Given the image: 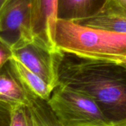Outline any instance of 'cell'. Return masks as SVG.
I'll use <instances>...</instances> for the list:
<instances>
[{"label": "cell", "instance_id": "obj_1", "mask_svg": "<svg viewBox=\"0 0 126 126\" xmlns=\"http://www.w3.org/2000/svg\"><path fill=\"white\" fill-rule=\"evenodd\" d=\"M58 84L91 96L111 126L126 123V69L120 63L56 52ZM57 84V85H58Z\"/></svg>", "mask_w": 126, "mask_h": 126}, {"label": "cell", "instance_id": "obj_2", "mask_svg": "<svg viewBox=\"0 0 126 126\" xmlns=\"http://www.w3.org/2000/svg\"><path fill=\"white\" fill-rule=\"evenodd\" d=\"M54 42L57 49L103 61L126 60V34L57 19Z\"/></svg>", "mask_w": 126, "mask_h": 126}, {"label": "cell", "instance_id": "obj_3", "mask_svg": "<svg viewBox=\"0 0 126 126\" xmlns=\"http://www.w3.org/2000/svg\"><path fill=\"white\" fill-rule=\"evenodd\" d=\"M47 102L63 126H111L95 100L75 89L58 84Z\"/></svg>", "mask_w": 126, "mask_h": 126}, {"label": "cell", "instance_id": "obj_4", "mask_svg": "<svg viewBox=\"0 0 126 126\" xmlns=\"http://www.w3.org/2000/svg\"><path fill=\"white\" fill-rule=\"evenodd\" d=\"M32 0H7L0 10V38L12 48L32 40Z\"/></svg>", "mask_w": 126, "mask_h": 126}, {"label": "cell", "instance_id": "obj_5", "mask_svg": "<svg viewBox=\"0 0 126 126\" xmlns=\"http://www.w3.org/2000/svg\"><path fill=\"white\" fill-rule=\"evenodd\" d=\"M57 51L49 49L33 38L13 47V58L38 75L53 89L58 84Z\"/></svg>", "mask_w": 126, "mask_h": 126}, {"label": "cell", "instance_id": "obj_6", "mask_svg": "<svg viewBox=\"0 0 126 126\" xmlns=\"http://www.w3.org/2000/svg\"><path fill=\"white\" fill-rule=\"evenodd\" d=\"M57 0H32L31 29L32 38L52 51H57L54 42L57 21Z\"/></svg>", "mask_w": 126, "mask_h": 126}, {"label": "cell", "instance_id": "obj_7", "mask_svg": "<svg viewBox=\"0 0 126 126\" xmlns=\"http://www.w3.org/2000/svg\"><path fill=\"white\" fill-rule=\"evenodd\" d=\"M75 23L126 34V6L117 0H105L94 14Z\"/></svg>", "mask_w": 126, "mask_h": 126}, {"label": "cell", "instance_id": "obj_8", "mask_svg": "<svg viewBox=\"0 0 126 126\" xmlns=\"http://www.w3.org/2000/svg\"><path fill=\"white\" fill-rule=\"evenodd\" d=\"M0 101L11 106L29 103L28 92L9 61L0 69Z\"/></svg>", "mask_w": 126, "mask_h": 126}, {"label": "cell", "instance_id": "obj_9", "mask_svg": "<svg viewBox=\"0 0 126 126\" xmlns=\"http://www.w3.org/2000/svg\"><path fill=\"white\" fill-rule=\"evenodd\" d=\"M105 0H57V19L77 22L94 14Z\"/></svg>", "mask_w": 126, "mask_h": 126}, {"label": "cell", "instance_id": "obj_10", "mask_svg": "<svg viewBox=\"0 0 126 126\" xmlns=\"http://www.w3.org/2000/svg\"><path fill=\"white\" fill-rule=\"evenodd\" d=\"M13 69L25 89L30 94L48 101L51 97L53 89L51 88L38 75L25 67L22 63L12 58L10 60Z\"/></svg>", "mask_w": 126, "mask_h": 126}, {"label": "cell", "instance_id": "obj_11", "mask_svg": "<svg viewBox=\"0 0 126 126\" xmlns=\"http://www.w3.org/2000/svg\"><path fill=\"white\" fill-rule=\"evenodd\" d=\"M28 97L27 106L30 111L34 126H63L49 107L47 101L30 92H28Z\"/></svg>", "mask_w": 126, "mask_h": 126}, {"label": "cell", "instance_id": "obj_12", "mask_svg": "<svg viewBox=\"0 0 126 126\" xmlns=\"http://www.w3.org/2000/svg\"><path fill=\"white\" fill-rule=\"evenodd\" d=\"M10 126H34L30 111L26 105L12 106Z\"/></svg>", "mask_w": 126, "mask_h": 126}, {"label": "cell", "instance_id": "obj_13", "mask_svg": "<svg viewBox=\"0 0 126 126\" xmlns=\"http://www.w3.org/2000/svg\"><path fill=\"white\" fill-rule=\"evenodd\" d=\"M13 58V54L12 47L0 38V69Z\"/></svg>", "mask_w": 126, "mask_h": 126}, {"label": "cell", "instance_id": "obj_14", "mask_svg": "<svg viewBox=\"0 0 126 126\" xmlns=\"http://www.w3.org/2000/svg\"><path fill=\"white\" fill-rule=\"evenodd\" d=\"M12 106L0 101V126H10Z\"/></svg>", "mask_w": 126, "mask_h": 126}, {"label": "cell", "instance_id": "obj_15", "mask_svg": "<svg viewBox=\"0 0 126 126\" xmlns=\"http://www.w3.org/2000/svg\"><path fill=\"white\" fill-rule=\"evenodd\" d=\"M7 0H0V10L1 9V7L4 5V4L6 3Z\"/></svg>", "mask_w": 126, "mask_h": 126}, {"label": "cell", "instance_id": "obj_16", "mask_svg": "<svg viewBox=\"0 0 126 126\" xmlns=\"http://www.w3.org/2000/svg\"><path fill=\"white\" fill-rule=\"evenodd\" d=\"M117 1H119L120 3H121L122 4L126 6V0H117Z\"/></svg>", "mask_w": 126, "mask_h": 126}, {"label": "cell", "instance_id": "obj_17", "mask_svg": "<svg viewBox=\"0 0 126 126\" xmlns=\"http://www.w3.org/2000/svg\"><path fill=\"white\" fill-rule=\"evenodd\" d=\"M122 66H124V68L126 69V60H125V61H123V62H121V63H120Z\"/></svg>", "mask_w": 126, "mask_h": 126}, {"label": "cell", "instance_id": "obj_18", "mask_svg": "<svg viewBox=\"0 0 126 126\" xmlns=\"http://www.w3.org/2000/svg\"><path fill=\"white\" fill-rule=\"evenodd\" d=\"M126 126V124H123V125H120V126Z\"/></svg>", "mask_w": 126, "mask_h": 126}]
</instances>
